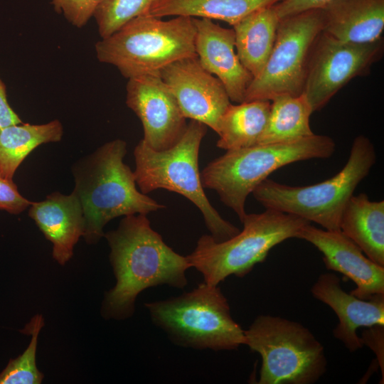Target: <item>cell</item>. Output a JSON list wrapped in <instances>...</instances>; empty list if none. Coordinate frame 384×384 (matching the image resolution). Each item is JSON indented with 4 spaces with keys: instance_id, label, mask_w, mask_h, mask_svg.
Segmentation results:
<instances>
[{
    "instance_id": "cell-22",
    "label": "cell",
    "mask_w": 384,
    "mask_h": 384,
    "mask_svg": "<svg viewBox=\"0 0 384 384\" xmlns=\"http://www.w3.org/2000/svg\"><path fill=\"white\" fill-rule=\"evenodd\" d=\"M63 127L58 119L40 124L21 123L0 129V175L13 179L26 156L36 147L62 139Z\"/></svg>"
},
{
    "instance_id": "cell-19",
    "label": "cell",
    "mask_w": 384,
    "mask_h": 384,
    "mask_svg": "<svg viewBox=\"0 0 384 384\" xmlns=\"http://www.w3.org/2000/svg\"><path fill=\"white\" fill-rule=\"evenodd\" d=\"M279 21L273 5L250 13L233 26L236 53L253 78L261 73L267 62Z\"/></svg>"
},
{
    "instance_id": "cell-25",
    "label": "cell",
    "mask_w": 384,
    "mask_h": 384,
    "mask_svg": "<svg viewBox=\"0 0 384 384\" xmlns=\"http://www.w3.org/2000/svg\"><path fill=\"white\" fill-rule=\"evenodd\" d=\"M44 325L41 314L35 315L20 331L31 335V340L22 354L10 359L7 366L0 373V384H40L43 374L37 368L36 353L38 337Z\"/></svg>"
},
{
    "instance_id": "cell-30",
    "label": "cell",
    "mask_w": 384,
    "mask_h": 384,
    "mask_svg": "<svg viewBox=\"0 0 384 384\" xmlns=\"http://www.w3.org/2000/svg\"><path fill=\"white\" fill-rule=\"evenodd\" d=\"M363 345L368 346L376 354L383 376L384 326H373L363 331L361 337Z\"/></svg>"
},
{
    "instance_id": "cell-23",
    "label": "cell",
    "mask_w": 384,
    "mask_h": 384,
    "mask_svg": "<svg viewBox=\"0 0 384 384\" xmlns=\"http://www.w3.org/2000/svg\"><path fill=\"white\" fill-rule=\"evenodd\" d=\"M283 0H156L148 14L159 18L188 16L225 21L231 26L264 7Z\"/></svg>"
},
{
    "instance_id": "cell-17",
    "label": "cell",
    "mask_w": 384,
    "mask_h": 384,
    "mask_svg": "<svg viewBox=\"0 0 384 384\" xmlns=\"http://www.w3.org/2000/svg\"><path fill=\"white\" fill-rule=\"evenodd\" d=\"M28 215L52 242L53 257L64 265L72 257L74 246L85 233L84 212L77 195L73 191L69 195L53 192L43 201L33 202Z\"/></svg>"
},
{
    "instance_id": "cell-31",
    "label": "cell",
    "mask_w": 384,
    "mask_h": 384,
    "mask_svg": "<svg viewBox=\"0 0 384 384\" xmlns=\"http://www.w3.org/2000/svg\"><path fill=\"white\" fill-rule=\"evenodd\" d=\"M22 122L8 102L6 87L0 77V129Z\"/></svg>"
},
{
    "instance_id": "cell-4",
    "label": "cell",
    "mask_w": 384,
    "mask_h": 384,
    "mask_svg": "<svg viewBox=\"0 0 384 384\" xmlns=\"http://www.w3.org/2000/svg\"><path fill=\"white\" fill-rule=\"evenodd\" d=\"M208 127L191 119L181 139L171 147L156 151L141 139L134 150L136 183L146 194L164 188L182 195L201 212L212 238L226 240L240 229L225 220L210 204L202 183L198 155Z\"/></svg>"
},
{
    "instance_id": "cell-26",
    "label": "cell",
    "mask_w": 384,
    "mask_h": 384,
    "mask_svg": "<svg viewBox=\"0 0 384 384\" xmlns=\"http://www.w3.org/2000/svg\"><path fill=\"white\" fill-rule=\"evenodd\" d=\"M156 0H102L95 18L101 38H107L133 18L148 14Z\"/></svg>"
},
{
    "instance_id": "cell-16",
    "label": "cell",
    "mask_w": 384,
    "mask_h": 384,
    "mask_svg": "<svg viewBox=\"0 0 384 384\" xmlns=\"http://www.w3.org/2000/svg\"><path fill=\"white\" fill-rule=\"evenodd\" d=\"M195 51L201 66L223 83L230 100L244 102L253 77L240 61L235 50V33L205 18H193Z\"/></svg>"
},
{
    "instance_id": "cell-15",
    "label": "cell",
    "mask_w": 384,
    "mask_h": 384,
    "mask_svg": "<svg viewBox=\"0 0 384 384\" xmlns=\"http://www.w3.org/2000/svg\"><path fill=\"white\" fill-rule=\"evenodd\" d=\"M310 291L315 299L335 312L338 324L333 335L351 353L363 346L357 334L358 328L384 326V294L360 299L345 292L339 277L333 273L321 274Z\"/></svg>"
},
{
    "instance_id": "cell-8",
    "label": "cell",
    "mask_w": 384,
    "mask_h": 384,
    "mask_svg": "<svg viewBox=\"0 0 384 384\" xmlns=\"http://www.w3.org/2000/svg\"><path fill=\"white\" fill-rule=\"evenodd\" d=\"M242 230L235 236L215 241L203 235L187 258L203 277L204 282L218 285L228 277H243L262 262L274 246L289 238H297L310 222L272 209L245 215Z\"/></svg>"
},
{
    "instance_id": "cell-9",
    "label": "cell",
    "mask_w": 384,
    "mask_h": 384,
    "mask_svg": "<svg viewBox=\"0 0 384 384\" xmlns=\"http://www.w3.org/2000/svg\"><path fill=\"white\" fill-rule=\"evenodd\" d=\"M244 333L245 345L261 356L259 384H313L326 371L323 345L299 322L261 314Z\"/></svg>"
},
{
    "instance_id": "cell-29",
    "label": "cell",
    "mask_w": 384,
    "mask_h": 384,
    "mask_svg": "<svg viewBox=\"0 0 384 384\" xmlns=\"http://www.w3.org/2000/svg\"><path fill=\"white\" fill-rule=\"evenodd\" d=\"M331 0H283L274 5L279 18L323 7Z\"/></svg>"
},
{
    "instance_id": "cell-12",
    "label": "cell",
    "mask_w": 384,
    "mask_h": 384,
    "mask_svg": "<svg viewBox=\"0 0 384 384\" xmlns=\"http://www.w3.org/2000/svg\"><path fill=\"white\" fill-rule=\"evenodd\" d=\"M126 90V104L142 124L144 142L156 151L173 146L186 129V118L160 73L131 78Z\"/></svg>"
},
{
    "instance_id": "cell-10",
    "label": "cell",
    "mask_w": 384,
    "mask_h": 384,
    "mask_svg": "<svg viewBox=\"0 0 384 384\" xmlns=\"http://www.w3.org/2000/svg\"><path fill=\"white\" fill-rule=\"evenodd\" d=\"M322 29L321 8L281 18L271 54L261 73L248 86L244 102L301 95L310 53Z\"/></svg>"
},
{
    "instance_id": "cell-14",
    "label": "cell",
    "mask_w": 384,
    "mask_h": 384,
    "mask_svg": "<svg viewBox=\"0 0 384 384\" xmlns=\"http://www.w3.org/2000/svg\"><path fill=\"white\" fill-rule=\"evenodd\" d=\"M316 247L323 255L327 270L343 274L356 284L350 293L370 299L384 294V267L369 259L361 249L341 230H329L306 225L298 238Z\"/></svg>"
},
{
    "instance_id": "cell-28",
    "label": "cell",
    "mask_w": 384,
    "mask_h": 384,
    "mask_svg": "<svg viewBox=\"0 0 384 384\" xmlns=\"http://www.w3.org/2000/svg\"><path fill=\"white\" fill-rule=\"evenodd\" d=\"M32 203L18 192L13 179L0 175V210L18 215L30 207Z\"/></svg>"
},
{
    "instance_id": "cell-2",
    "label": "cell",
    "mask_w": 384,
    "mask_h": 384,
    "mask_svg": "<svg viewBox=\"0 0 384 384\" xmlns=\"http://www.w3.org/2000/svg\"><path fill=\"white\" fill-rule=\"evenodd\" d=\"M127 143L117 139L79 159L72 167L73 192L84 212L87 243H97L105 235L103 228L114 218L144 214L165 206L139 191L134 171L125 164Z\"/></svg>"
},
{
    "instance_id": "cell-27",
    "label": "cell",
    "mask_w": 384,
    "mask_h": 384,
    "mask_svg": "<svg viewBox=\"0 0 384 384\" xmlns=\"http://www.w3.org/2000/svg\"><path fill=\"white\" fill-rule=\"evenodd\" d=\"M102 0H51L55 11L62 14L72 26L84 27Z\"/></svg>"
},
{
    "instance_id": "cell-11",
    "label": "cell",
    "mask_w": 384,
    "mask_h": 384,
    "mask_svg": "<svg viewBox=\"0 0 384 384\" xmlns=\"http://www.w3.org/2000/svg\"><path fill=\"white\" fill-rule=\"evenodd\" d=\"M383 39L367 43L338 41L322 31L309 58L303 93L313 112L320 111L352 79L366 75L380 60Z\"/></svg>"
},
{
    "instance_id": "cell-1",
    "label": "cell",
    "mask_w": 384,
    "mask_h": 384,
    "mask_svg": "<svg viewBox=\"0 0 384 384\" xmlns=\"http://www.w3.org/2000/svg\"><path fill=\"white\" fill-rule=\"evenodd\" d=\"M110 247V260L115 285L105 293L102 314L117 320L132 316L138 295L146 289L188 284L187 256L176 252L152 229L144 214L124 216L116 230L105 233Z\"/></svg>"
},
{
    "instance_id": "cell-6",
    "label": "cell",
    "mask_w": 384,
    "mask_h": 384,
    "mask_svg": "<svg viewBox=\"0 0 384 384\" xmlns=\"http://www.w3.org/2000/svg\"><path fill=\"white\" fill-rule=\"evenodd\" d=\"M375 161L373 144L361 134L353 141L345 166L331 178L305 186H288L267 178L252 193L265 209L300 217L326 230H340L346 203Z\"/></svg>"
},
{
    "instance_id": "cell-20",
    "label": "cell",
    "mask_w": 384,
    "mask_h": 384,
    "mask_svg": "<svg viewBox=\"0 0 384 384\" xmlns=\"http://www.w3.org/2000/svg\"><path fill=\"white\" fill-rule=\"evenodd\" d=\"M340 230L363 253L384 267V201H372L365 193L353 195L340 220Z\"/></svg>"
},
{
    "instance_id": "cell-13",
    "label": "cell",
    "mask_w": 384,
    "mask_h": 384,
    "mask_svg": "<svg viewBox=\"0 0 384 384\" xmlns=\"http://www.w3.org/2000/svg\"><path fill=\"white\" fill-rule=\"evenodd\" d=\"M160 76L186 118L203 123L217 133L219 121L231 104L220 80L206 71L197 56L178 60Z\"/></svg>"
},
{
    "instance_id": "cell-7",
    "label": "cell",
    "mask_w": 384,
    "mask_h": 384,
    "mask_svg": "<svg viewBox=\"0 0 384 384\" xmlns=\"http://www.w3.org/2000/svg\"><path fill=\"white\" fill-rule=\"evenodd\" d=\"M152 323L174 345L196 350L231 351L245 345L218 285L206 282L177 297L145 304Z\"/></svg>"
},
{
    "instance_id": "cell-5",
    "label": "cell",
    "mask_w": 384,
    "mask_h": 384,
    "mask_svg": "<svg viewBox=\"0 0 384 384\" xmlns=\"http://www.w3.org/2000/svg\"><path fill=\"white\" fill-rule=\"evenodd\" d=\"M193 18L170 20L145 14L95 43L99 62L114 66L125 78L160 73L166 65L197 56Z\"/></svg>"
},
{
    "instance_id": "cell-24",
    "label": "cell",
    "mask_w": 384,
    "mask_h": 384,
    "mask_svg": "<svg viewBox=\"0 0 384 384\" xmlns=\"http://www.w3.org/2000/svg\"><path fill=\"white\" fill-rule=\"evenodd\" d=\"M266 128L258 144L296 141L313 135L309 118L313 112L305 95L273 99Z\"/></svg>"
},
{
    "instance_id": "cell-18",
    "label": "cell",
    "mask_w": 384,
    "mask_h": 384,
    "mask_svg": "<svg viewBox=\"0 0 384 384\" xmlns=\"http://www.w3.org/2000/svg\"><path fill=\"white\" fill-rule=\"evenodd\" d=\"M321 9L322 32L338 41L367 43L382 38L384 0H331Z\"/></svg>"
},
{
    "instance_id": "cell-21",
    "label": "cell",
    "mask_w": 384,
    "mask_h": 384,
    "mask_svg": "<svg viewBox=\"0 0 384 384\" xmlns=\"http://www.w3.org/2000/svg\"><path fill=\"white\" fill-rule=\"evenodd\" d=\"M269 100L230 104L221 116L217 134V146L233 150L257 145L269 118Z\"/></svg>"
},
{
    "instance_id": "cell-3",
    "label": "cell",
    "mask_w": 384,
    "mask_h": 384,
    "mask_svg": "<svg viewBox=\"0 0 384 384\" xmlns=\"http://www.w3.org/2000/svg\"><path fill=\"white\" fill-rule=\"evenodd\" d=\"M335 150L331 137L315 134L293 142L228 150L202 170L201 181L241 222L248 195L273 171L300 161L330 158Z\"/></svg>"
}]
</instances>
